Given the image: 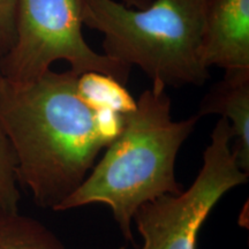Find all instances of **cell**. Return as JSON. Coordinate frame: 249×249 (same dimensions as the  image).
I'll list each match as a JSON object with an SVG mask.
<instances>
[{
	"label": "cell",
	"instance_id": "cell-1",
	"mask_svg": "<svg viewBox=\"0 0 249 249\" xmlns=\"http://www.w3.org/2000/svg\"><path fill=\"white\" fill-rule=\"evenodd\" d=\"M79 75L48 71L26 83L0 81V128L17 160L18 183L40 208H58L119 135L123 114L81 95Z\"/></svg>",
	"mask_w": 249,
	"mask_h": 249
},
{
	"label": "cell",
	"instance_id": "cell-2",
	"mask_svg": "<svg viewBox=\"0 0 249 249\" xmlns=\"http://www.w3.org/2000/svg\"><path fill=\"white\" fill-rule=\"evenodd\" d=\"M166 87L152 82L124 117L118 138L96 161L85 181L57 213L90 204L107 205L126 241L134 244L133 217L142 204L183 191L176 178V160L196 127V114L174 120Z\"/></svg>",
	"mask_w": 249,
	"mask_h": 249
},
{
	"label": "cell",
	"instance_id": "cell-3",
	"mask_svg": "<svg viewBox=\"0 0 249 249\" xmlns=\"http://www.w3.org/2000/svg\"><path fill=\"white\" fill-rule=\"evenodd\" d=\"M204 0H154L132 8L116 0H83V24L103 35L107 57L139 67L165 87L203 86L201 60Z\"/></svg>",
	"mask_w": 249,
	"mask_h": 249
},
{
	"label": "cell",
	"instance_id": "cell-4",
	"mask_svg": "<svg viewBox=\"0 0 249 249\" xmlns=\"http://www.w3.org/2000/svg\"><path fill=\"white\" fill-rule=\"evenodd\" d=\"M83 0H17L13 44L1 57V74L12 83H26L65 60L77 75L99 73L121 85L130 68L90 48L83 37Z\"/></svg>",
	"mask_w": 249,
	"mask_h": 249
},
{
	"label": "cell",
	"instance_id": "cell-5",
	"mask_svg": "<svg viewBox=\"0 0 249 249\" xmlns=\"http://www.w3.org/2000/svg\"><path fill=\"white\" fill-rule=\"evenodd\" d=\"M230 123L220 118L203 152L194 182L176 195H161L142 204L133 217L142 238L140 249H196L197 235L220 198L248 182L232 149Z\"/></svg>",
	"mask_w": 249,
	"mask_h": 249
},
{
	"label": "cell",
	"instance_id": "cell-6",
	"mask_svg": "<svg viewBox=\"0 0 249 249\" xmlns=\"http://www.w3.org/2000/svg\"><path fill=\"white\" fill-rule=\"evenodd\" d=\"M200 54L208 70H249V0H204Z\"/></svg>",
	"mask_w": 249,
	"mask_h": 249
},
{
	"label": "cell",
	"instance_id": "cell-7",
	"mask_svg": "<svg viewBox=\"0 0 249 249\" xmlns=\"http://www.w3.org/2000/svg\"><path fill=\"white\" fill-rule=\"evenodd\" d=\"M218 114L231 126L239 166L249 174V70L225 71L202 98L196 116Z\"/></svg>",
	"mask_w": 249,
	"mask_h": 249
},
{
	"label": "cell",
	"instance_id": "cell-8",
	"mask_svg": "<svg viewBox=\"0 0 249 249\" xmlns=\"http://www.w3.org/2000/svg\"><path fill=\"white\" fill-rule=\"evenodd\" d=\"M0 249H68L48 226L18 211H0Z\"/></svg>",
	"mask_w": 249,
	"mask_h": 249
},
{
	"label": "cell",
	"instance_id": "cell-9",
	"mask_svg": "<svg viewBox=\"0 0 249 249\" xmlns=\"http://www.w3.org/2000/svg\"><path fill=\"white\" fill-rule=\"evenodd\" d=\"M77 86L86 101L98 110L117 112L126 116L136 107V101L126 87L104 74L86 73L79 75Z\"/></svg>",
	"mask_w": 249,
	"mask_h": 249
},
{
	"label": "cell",
	"instance_id": "cell-10",
	"mask_svg": "<svg viewBox=\"0 0 249 249\" xmlns=\"http://www.w3.org/2000/svg\"><path fill=\"white\" fill-rule=\"evenodd\" d=\"M17 160L7 138L0 128V211H18L21 200Z\"/></svg>",
	"mask_w": 249,
	"mask_h": 249
},
{
	"label": "cell",
	"instance_id": "cell-11",
	"mask_svg": "<svg viewBox=\"0 0 249 249\" xmlns=\"http://www.w3.org/2000/svg\"><path fill=\"white\" fill-rule=\"evenodd\" d=\"M17 0H0V55L8 51L14 40Z\"/></svg>",
	"mask_w": 249,
	"mask_h": 249
},
{
	"label": "cell",
	"instance_id": "cell-12",
	"mask_svg": "<svg viewBox=\"0 0 249 249\" xmlns=\"http://www.w3.org/2000/svg\"><path fill=\"white\" fill-rule=\"evenodd\" d=\"M152 1L154 0H123V4L132 8H145L151 5Z\"/></svg>",
	"mask_w": 249,
	"mask_h": 249
},
{
	"label": "cell",
	"instance_id": "cell-13",
	"mask_svg": "<svg viewBox=\"0 0 249 249\" xmlns=\"http://www.w3.org/2000/svg\"><path fill=\"white\" fill-rule=\"evenodd\" d=\"M2 79V74H1V55H0V81Z\"/></svg>",
	"mask_w": 249,
	"mask_h": 249
}]
</instances>
